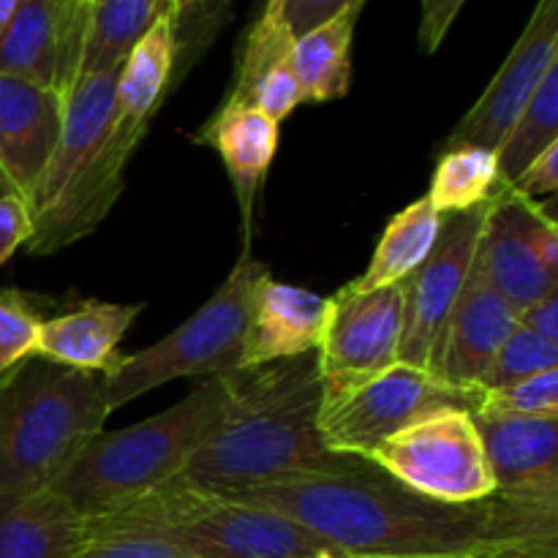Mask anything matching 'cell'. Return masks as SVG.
<instances>
[{"instance_id":"obj_11","label":"cell","mask_w":558,"mask_h":558,"mask_svg":"<svg viewBox=\"0 0 558 558\" xmlns=\"http://www.w3.org/2000/svg\"><path fill=\"white\" fill-rule=\"evenodd\" d=\"M488 205L441 216L434 248L423 265L403 281V330L398 363L428 371L441 327L474 267Z\"/></svg>"},{"instance_id":"obj_6","label":"cell","mask_w":558,"mask_h":558,"mask_svg":"<svg viewBox=\"0 0 558 558\" xmlns=\"http://www.w3.org/2000/svg\"><path fill=\"white\" fill-rule=\"evenodd\" d=\"M267 276V265L243 251V259L229 272L223 287L194 316L145 352L120 357L107 376L109 412L167 381L243 371L256 292Z\"/></svg>"},{"instance_id":"obj_21","label":"cell","mask_w":558,"mask_h":558,"mask_svg":"<svg viewBox=\"0 0 558 558\" xmlns=\"http://www.w3.org/2000/svg\"><path fill=\"white\" fill-rule=\"evenodd\" d=\"M120 69L101 71V74H85L74 82L65 96L63 129H60L58 145L52 158L41 174L36 194L31 199V216L58 199L60 191L71 183L76 172L85 167L87 158L96 153L101 140L107 136L109 123L114 118V87H118Z\"/></svg>"},{"instance_id":"obj_24","label":"cell","mask_w":558,"mask_h":558,"mask_svg":"<svg viewBox=\"0 0 558 558\" xmlns=\"http://www.w3.org/2000/svg\"><path fill=\"white\" fill-rule=\"evenodd\" d=\"M174 63H178L174 20L161 16L134 44L129 58L120 65L118 87H114V114L150 123L167 96Z\"/></svg>"},{"instance_id":"obj_42","label":"cell","mask_w":558,"mask_h":558,"mask_svg":"<svg viewBox=\"0 0 558 558\" xmlns=\"http://www.w3.org/2000/svg\"><path fill=\"white\" fill-rule=\"evenodd\" d=\"M403 558H466V556H403Z\"/></svg>"},{"instance_id":"obj_10","label":"cell","mask_w":558,"mask_h":558,"mask_svg":"<svg viewBox=\"0 0 558 558\" xmlns=\"http://www.w3.org/2000/svg\"><path fill=\"white\" fill-rule=\"evenodd\" d=\"M474 270L518 316L558 289V227L548 207L501 191L485 213Z\"/></svg>"},{"instance_id":"obj_14","label":"cell","mask_w":558,"mask_h":558,"mask_svg":"<svg viewBox=\"0 0 558 558\" xmlns=\"http://www.w3.org/2000/svg\"><path fill=\"white\" fill-rule=\"evenodd\" d=\"M558 63V0H537L532 20L523 27L512 52L496 71L490 85L447 140V147H485L496 150L518 120L539 82Z\"/></svg>"},{"instance_id":"obj_40","label":"cell","mask_w":558,"mask_h":558,"mask_svg":"<svg viewBox=\"0 0 558 558\" xmlns=\"http://www.w3.org/2000/svg\"><path fill=\"white\" fill-rule=\"evenodd\" d=\"M205 3H213V0H172V16L180 14V11L196 9V5H205Z\"/></svg>"},{"instance_id":"obj_15","label":"cell","mask_w":558,"mask_h":558,"mask_svg":"<svg viewBox=\"0 0 558 558\" xmlns=\"http://www.w3.org/2000/svg\"><path fill=\"white\" fill-rule=\"evenodd\" d=\"M518 319V311L472 267L461 298L441 327L428 371L447 385L477 390Z\"/></svg>"},{"instance_id":"obj_18","label":"cell","mask_w":558,"mask_h":558,"mask_svg":"<svg viewBox=\"0 0 558 558\" xmlns=\"http://www.w3.org/2000/svg\"><path fill=\"white\" fill-rule=\"evenodd\" d=\"M196 145H207L221 156L229 180L234 185L243 218V243L248 251L251 223H254V205L265 183L270 163L276 158L281 129L276 120L265 118L259 109L248 104L223 101L221 109L194 134Z\"/></svg>"},{"instance_id":"obj_12","label":"cell","mask_w":558,"mask_h":558,"mask_svg":"<svg viewBox=\"0 0 558 558\" xmlns=\"http://www.w3.org/2000/svg\"><path fill=\"white\" fill-rule=\"evenodd\" d=\"M147 125H150L147 120L114 114L107 136L87 158L85 167L71 178L58 199L33 216V234L27 240L31 254H54L87 238L107 218L118 196L123 194L125 167L140 147L142 136L147 134Z\"/></svg>"},{"instance_id":"obj_32","label":"cell","mask_w":558,"mask_h":558,"mask_svg":"<svg viewBox=\"0 0 558 558\" xmlns=\"http://www.w3.org/2000/svg\"><path fill=\"white\" fill-rule=\"evenodd\" d=\"M71 558H191L178 548L158 537L145 534H101L90 537V543L76 550Z\"/></svg>"},{"instance_id":"obj_8","label":"cell","mask_w":558,"mask_h":558,"mask_svg":"<svg viewBox=\"0 0 558 558\" xmlns=\"http://www.w3.org/2000/svg\"><path fill=\"white\" fill-rule=\"evenodd\" d=\"M403 330V283L357 289L352 283L330 298L319 357L322 414L347 401L398 363Z\"/></svg>"},{"instance_id":"obj_28","label":"cell","mask_w":558,"mask_h":558,"mask_svg":"<svg viewBox=\"0 0 558 558\" xmlns=\"http://www.w3.org/2000/svg\"><path fill=\"white\" fill-rule=\"evenodd\" d=\"M558 142V63L550 65L545 80L539 82L532 101L523 107L512 129L496 147L501 183L510 189L523 169L534 161L543 150Z\"/></svg>"},{"instance_id":"obj_2","label":"cell","mask_w":558,"mask_h":558,"mask_svg":"<svg viewBox=\"0 0 558 558\" xmlns=\"http://www.w3.org/2000/svg\"><path fill=\"white\" fill-rule=\"evenodd\" d=\"M229 407L216 434L174 480L232 496L240 490L330 477L368 466L325 445L316 352L229 374Z\"/></svg>"},{"instance_id":"obj_20","label":"cell","mask_w":558,"mask_h":558,"mask_svg":"<svg viewBox=\"0 0 558 558\" xmlns=\"http://www.w3.org/2000/svg\"><path fill=\"white\" fill-rule=\"evenodd\" d=\"M327 314L330 298L267 276L256 292L243 368L316 352L325 336Z\"/></svg>"},{"instance_id":"obj_22","label":"cell","mask_w":558,"mask_h":558,"mask_svg":"<svg viewBox=\"0 0 558 558\" xmlns=\"http://www.w3.org/2000/svg\"><path fill=\"white\" fill-rule=\"evenodd\" d=\"M90 526L58 490L0 494V558H71Z\"/></svg>"},{"instance_id":"obj_39","label":"cell","mask_w":558,"mask_h":558,"mask_svg":"<svg viewBox=\"0 0 558 558\" xmlns=\"http://www.w3.org/2000/svg\"><path fill=\"white\" fill-rule=\"evenodd\" d=\"M22 5V0H0V33L5 31V25L11 22V16L16 14V9Z\"/></svg>"},{"instance_id":"obj_33","label":"cell","mask_w":558,"mask_h":558,"mask_svg":"<svg viewBox=\"0 0 558 558\" xmlns=\"http://www.w3.org/2000/svg\"><path fill=\"white\" fill-rule=\"evenodd\" d=\"M267 5L276 11L287 31L298 38L314 27L325 25L332 16L343 14V11H363L365 0H267Z\"/></svg>"},{"instance_id":"obj_25","label":"cell","mask_w":558,"mask_h":558,"mask_svg":"<svg viewBox=\"0 0 558 558\" xmlns=\"http://www.w3.org/2000/svg\"><path fill=\"white\" fill-rule=\"evenodd\" d=\"M87 5L90 20L80 76L120 69L153 22L172 16V0H87Z\"/></svg>"},{"instance_id":"obj_19","label":"cell","mask_w":558,"mask_h":558,"mask_svg":"<svg viewBox=\"0 0 558 558\" xmlns=\"http://www.w3.org/2000/svg\"><path fill=\"white\" fill-rule=\"evenodd\" d=\"M142 303H87L47 316L38 327L33 357L65 365V368L87 371V374L109 376L123 354L120 341L142 314Z\"/></svg>"},{"instance_id":"obj_31","label":"cell","mask_w":558,"mask_h":558,"mask_svg":"<svg viewBox=\"0 0 558 558\" xmlns=\"http://www.w3.org/2000/svg\"><path fill=\"white\" fill-rule=\"evenodd\" d=\"M477 412L496 417L558 420V368L499 390H483Z\"/></svg>"},{"instance_id":"obj_35","label":"cell","mask_w":558,"mask_h":558,"mask_svg":"<svg viewBox=\"0 0 558 558\" xmlns=\"http://www.w3.org/2000/svg\"><path fill=\"white\" fill-rule=\"evenodd\" d=\"M466 0H423V16H420V47L423 52L434 54L450 33L452 22L461 14Z\"/></svg>"},{"instance_id":"obj_41","label":"cell","mask_w":558,"mask_h":558,"mask_svg":"<svg viewBox=\"0 0 558 558\" xmlns=\"http://www.w3.org/2000/svg\"><path fill=\"white\" fill-rule=\"evenodd\" d=\"M0 196H16L14 185L9 183V178L3 174V169H0Z\"/></svg>"},{"instance_id":"obj_16","label":"cell","mask_w":558,"mask_h":558,"mask_svg":"<svg viewBox=\"0 0 558 558\" xmlns=\"http://www.w3.org/2000/svg\"><path fill=\"white\" fill-rule=\"evenodd\" d=\"M63 112L65 96L0 74V169L27 207L58 145Z\"/></svg>"},{"instance_id":"obj_3","label":"cell","mask_w":558,"mask_h":558,"mask_svg":"<svg viewBox=\"0 0 558 558\" xmlns=\"http://www.w3.org/2000/svg\"><path fill=\"white\" fill-rule=\"evenodd\" d=\"M229 392V374L207 376L167 412L123 430H101L49 488L58 490L87 521L134 505L183 474L191 458L221 425Z\"/></svg>"},{"instance_id":"obj_4","label":"cell","mask_w":558,"mask_h":558,"mask_svg":"<svg viewBox=\"0 0 558 558\" xmlns=\"http://www.w3.org/2000/svg\"><path fill=\"white\" fill-rule=\"evenodd\" d=\"M109 414L104 374L22 360L0 379V494L49 488Z\"/></svg>"},{"instance_id":"obj_5","label":"cell","mask_w":558,"mask_h":558,"mask_svg":"<svg viewBox=\"0 0 558 558\" xmlns=\"http://www.w3.org/2000/svg\"><path fill=\"white\" fill-rule=\"evenodd\" d=\"M90 537L145 534L191 558H316L330 545L292 518L232 496L169 480L134 505L87 521Z\"/></svg>"},{"instance_id":"obj_26","label":"cell","mask_w":558,"mask_h":558,"mask_svg":"<svg viewBox=\"0 0 558 558\" xmlns=\"http://www.w3.org/2000/svg\"><path fill=\"white\" fill-rule=\"evenodd\" d=\"M441 216L434 210L428 196L412 202L401 213L392 216L374 251L368 270L354 278L352 287L357 289H381L392 283H403L434 248L439 238Z\"/></svg>"},{"instance_id":"obj_9","label":"cell","mask_w":558,"mask_h":558,"mask_svg":"<svg viewBox=\"0 0 558 558\" xmlns=\"http://www.w3.org/2000/svg\"><path fill=\"white\" fill-rule=\"evenodd\" d=\"M480 387L461 390L436 379L430 371L396 363L336 409L322 414L319 430L332 452L371 461L381 441L428 414L441 409H463L474 414L480 409Z\"/></svg>"},{"instance_id":"obj_43","label":"cell","mask_w":558,"mask_h":558,"mask_svg":"<svg viewBox=\"0 0 558 558\" xmlns=\"http://www.w3.org/2000/svg\"><path fill=\"white\" fill-rule=\"evenodd\" d=\"M316 558H343V556H338V554H330V550H325V554H319Z\"/></svg>"},{"instance_id":"obj_7","label":"cell","mask_w":558,"mask_h":558,"mask_svg":"<svg viewBox=\"0 0 558 558\" xmlns=\"http://www.w3.org/2000/svg\"><path fill=\"white\" fill-rule=\"evenodd\" d=\"M379 472L409 490L447 505H469L496 494L472 412L441 409L381 441L371 456Z\"/></svg>"},{"instance_id":"obj_30","label":"cell","mask_w":558,"mask_h":558,"mask_svg":"<svg viewBox=\"0 0 558 558\" xmlns=\"http://www.w3.org/2000/svg\"><path fill=\"white\" fill-rule=\"evenodd\" d=\"M47 319V300L16 289H0V379L33 357L36 336Z\"/></svg>"},{"instance_id":"obj_36","label":"cell","mask_w":558,"mask_h":558,"mask_svg":"<svg viewBox=\"0 0 558 558\" xmlns=\"http://www.w3.org/2000/svg\"><path fill=\"white\" fill-rule=\"evenodd\" d=\"M518 194L529 196V199H537V196L556 194L558 191V142L550 145L548 150L539 153L526 169H523L521 178L510 185Z\"/></svg>"},{"instance_id":"obj_23","label":"cell","mask_w":558,"mask_h":558,"mask_svg":"<svg viewBox=\"0 0 558 558\" xmlns=\"http://www.w3.org/2000/svg\"><path fill=\"white\" fill-rule=\"evenodd\" d=\"M357 16L360 11H343L292 41L289 65L303 93V104H325L349 93Z\"/></svg>"},{"instance_id":"obj_17","label":"cell","mask_w":558,"mask_h":558,"mask_svg":"<svg viewBox=\"0 0 558 558\" xmlns=\"http://www.w3.org/2000/svg\"><path fill=\"white\" fill-rule=\"evenodd\" d=\"M472 417L499 494L558 501V420Z\"/></svg>"},{"instance_id":"obj_27","label":"cell","mask_w":558,"mask_h":558,"mask_svg":"<svg viewBox=\"0 0 558 558\" xmlns=\"http://www.w3.org/2000/svg\"><path fill=\"white\" fill-rule=\"evenodd\" d=\"M505 189L496 150L463 145L447 147L441 153L430 191L425 196L439 216H452V213L472 210L477 205H488Z\"/></svg>"},{"instance_id":"obj_38","label":"cell","mask_w":558,"mask_h":558,"mask_svg":"<svg viewBox=\"0 0 558 558\" xmlns=\"http://www.w3.org/2000/svg\"><path fill=\"white\" fill-rule=\"evenodd\" d=\"M477 558H558V548H512L496 550V554H485Z\"/></svg>"},{"instance_id":"obj_13","label":"cell","mask_w":558,"mask_h":558,"mask_svg":"<svg viewBox=\"0 0 558 558\" xmlns=\"http://www.w3.org/2000/svg\"><path fill=\"white\" fill-rule=\"evenodd\" d=\"M87 0H22L0 33V74L69 96L85 52Z\"/></svg>"},{"instance_id":"obj_1","label":"cell","mask_w":558,"mask_h":558,"mask_svg":"<svg viewBox=\"0 0 558 558\" xmlns=\"http://www.w3.org/2000/svg\"><path fill=\"white\" fill-rule=\"evenodd\" d=\"M292 518L343 558L466 556L558 548V501L499 494L469 505L428 499L368 463L232 494Z\"/></svg>"},{"instance_id":"obj_34","label":"cell","mask_w":558,"mask_h":558,"mask_svg":"<svg viewBox=\"0 0 558 558\" xmlns=\"http://www.w3.org/2000/svg\"><path fill=\"white\" fill-rule=\"evenodd\" d=\"M31 234V207L20 196H0V265H5L16 248L27 245Z\"/></svg>"},{"instance_id":"obj_29","label":"cell","mask_w":558,"mask_h":558,"mask_svg":"<svg viewBox=\"0 0 558 558\" xmlns=\"http://www.w3.org/2000/svg\"><path fill=\"white\" fill-rule=\"evenodd\" d=\"M556 368L558 343L518 325L510 332V338L501 343L490 368L485 371L483 381H480V390H499V387H510L515 381L532 379V376Z\"/></svg>"},{"instance_id":"obj_37","label":"cell","mask_w":558,"mask_h":558,"mask_svg":"<svg viewBox=\"0 0 558 558\" xmlns=\"http://www.w3.org/2000/svg\"><path fill=\"white\" fill-rule=\"evenodd\" d=\"M518 325L558 343V289L545 294L534 305H529L521 314V319H518Z\"/></svg>"}]
</instances>
